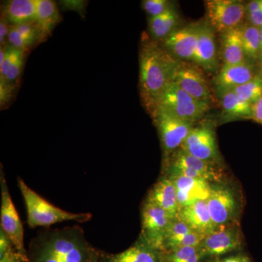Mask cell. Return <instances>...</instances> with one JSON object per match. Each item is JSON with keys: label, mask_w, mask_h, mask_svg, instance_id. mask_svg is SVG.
Wrapping results in <instances>:
<instances>
[{"label": "cell", "mask_w": 262, "mask_h": 262, "mask_svg": "<svg viewBox=\"0 0 262 262\" xmlns=\"http://www.w3.org/2000/svg\"><path fill=\"white\" fill-rule=\"evenodd\" d=\"M96 251L78 227H65L43 232L31 243L32 262H89Z\"/></svg>", "instance_id": "cell-1"}, {"label": "cell", "mask_w": 262, "mask_h": 262, "mask_svg": "<svg viewBox=\"0 0 262 262\" xmlns=\"http://www.w3.org/2000/svg\"><path fill=\"white\" fill-rule=\"evenodd\" d=\"M179 60L163 46L152 40L144 41L139 56V90L143 104L152 114L158 101L171 82Z\"/></svg>", "instance_id": "cell-2"}, {"label": "cell", "mask_w": 262, "mask_h": 262, "mask_svg": "<svg viewBox=\"0 0 262 262\" xmlns=\"http://www.w3.org/2000/svg\"><path fill=\"white\" fill-rule=\"evenodd\" d=\"M18 186L27 208V222L32 228L72 221L84 223L92 219L90 213H72L53 206L31 189L21 178L18 179Z\"/></svg>", "instance_id": "cell-3"}, {"label": "cell", "mask_w": 262, "mask_h": 262, "mask_svg": "<svg viewBox=\"0 0 262 262\" xmlns=\"http://www.w3.org/2000/svg\"><path fill=\"white\" fill-rule=\"evenodd\" d=\"M151 115L159 134L164 162L166 163L171 155L182 147L194 124L184 121L162 108H155Z\"/></svg>", "instance_id": "cell-4"}, {"label": "cell", "mask_w": 262, "mask_h": 262, "mask_svg": "<svg viewBox=\"0 0 262 262\" xmlns=\"http://www.w3.org/2000/svg\"><path fill=\"white\" fill-rule=\"evenodd\" d=\"M158 107L184 121L194 124L209 110V103L193 98L171 82L158 101L156 108Z\"/></svg>", "instance_id": "cell-5"}, {"label": "cell", "mask_w": 262, "mask_h": 262, "mask_svg": "<svg viewBox=\"0 0 262 262\" xmlns=\"http://www.w3.org/2000/svg\"><path fill=\"white\" fill-rule=\"evenodd\" d=\"M167 176H182L203 179L211 183L220 182L222 173L218 164L199 159L180 148L165 163Z\"/></svg>", "instance_id": "cell-6"}, {"label": "cell", "mask_w": 262, "mask_h": 262, "mask_svg": "<svg viewBox=\"0 0 262 262\" xmlns=\"http://www.w3.org/2000/svg\"><path fill=\"white\" fill-rule=\"evenodd\" d=\"M207 21L215 32L224 33L238 28L246 18V4L236 0H208Z\"/></svg>", "instance_id": "cell-7"}, {"label": "cell", "mask_w": 262, "mask_h": 262, "mask_svg": "<svg viewBox=\"0 0 262 262\" xmlns=\"http://www.w3.org/2000/svg\"><path fill=\"white\" fill-rule=\"evenodd\" d=\"M1 185V209L0 223L1 229L15 250L24 257L28 258L29 255L24 246V229L18 211L8 190L4 173L1 170L0 177Z\"/></svg>", "instance_id": "cell-8"}, {"label": "cell", "mask_w": 262, "mask_h": 262, "mask_svg": "<svg viewBox=\"0 0 262 262\" xmlns=\"http://www.w3.org/2000/svg\"><path fill=\"white\" fill-rule=\"evenodd\" d=\"M173 219L175 218L160 207L144 201L141 208L140 235L155 249L164 253V239Z\"/></svg>", "instance_id": "cell-9"}, {"label": "cell", "mask_w": 262, "mask_h": 262, "mask_svg": "<svg viewBox=\"0 0 262 262\" xmlns=\"http://www.w3.org/2000/svg\"><path fill=\"white\" fill-rule=\"evenodd\" d=\"M242 243L239 229L233 223L217 227L203 239L199 249L203 258H221L238 250Z\"/></svg>", "instance_id": "cell-10"}, {"label": "cell", "mask_w": 262, "mask_h": 262, "mask_svg": "<svg viewBox=\"0 0 262 262\" xmlns=\"http://www.w3.org/2000/svg\"><path fill=\"white\" fill-rule=\"evenodd\" d=\"M184 151L199 159L219 164L220 154L214 130L208 123L194 126L182 147Z\"/></svg>", "instance_id": "cell-11"}, {"label": "cell", "mask_w": 262, "mask_h": 262, "mask_svg": "<svg viewBox=\"0 0 262 262\" xmlns=\"http://www.w3.org/2000/svg\"><path fill=\"white\" fill-rule=\"evenodd\" d=\"M206 201L215 227L234 223L237 216V202L229 188L218 184L212 185L211 194Z\"/></svg>", "instance_id": "cell-12"}, {"label": "cell", "mask_w": 262, "mask_h": 262, "mask_svg": "<svg viewBox=\"0 0 262 262\" xmlns=\"http://www.w3.org/2000/svg\"><path fill=\"white\" fill-rule=\"evenodd\" d=\"M200 23L177 28L163 41V48L177 59L194 62Z\"/></svg>", "instance_id": "cell-13"}, {"label": "cell", "mask_w": 262, "mask_h": 262, "mask_svg": "<svg viewBox=\"0 0 262 262\" xmlns=\"http://www.w3.org/2000/svg\"><path fill=\"white\" fill-rule=\"evenodd\" d=\"M171 82L193 98L209 102L211 93L204 75L187 62H177Z\"/></svg>", "instance_id": "cell-14"}, {"label": "cell", "mask_w": 262, "mask_h": 262, "mask_svg": "<svg viewBox=\"0 0 262 262\" xmlns=\"http://www.w3.org/2000/svg\"><path fill=\"white\" fill-rule=\"evenodd\" d=\"M259 73L256 72L252 62L247 61L239 64H224L213 80V83L221 96L253 80Z\"/></svg>", "instance_id": "cell-15"}, {"label": "cell", "mask_w": 262, "mask_h": 262, "mask_svg": "<svg viewBox=\"0 0 262 262\" xmlns=\"http://www.w3.org/2000/svg\"><path fill=\"white\" fill-rule=\"evenodd\" d=\"M167 176V175H166ZM171 179L180 208L196 202L207 201L211 194L212 184L203 179L188 178L182 176H167Z\"/></svg>", "instance_id": "cell-16"}, {"label": "cell", "mask_w": 262, "mask_h": 262, "mask_svg": "<svg viewBox=\"0 0 262 262\" xmlns=\"http://www.w3.org/2000/svg\"><path fill=\"white\" fill-rule=\"evenodd\" d=\"M194 63L208 72L216 70L218 67L214 32L207 20L200 22L199 37Z\"/></svg>", "instance_id": "cell-17"}, {"label": "cell", "mask_w": 262, "mask_h": 262, "mask_svg": "<svg viewBox=\"0 0 262 262\" xmlns=\"http://www.w3.org/2000/svg\"><path fill=\"white\" fill-rule=\"evenodd\" d=\"M177 218L185 222L196 233L204 238L215 230L216 227L208 210L206 201H200L180 208Z\"/></svg>", "instance_id": "cell-18"}, {"label": "cell", "mask_w": 262, "mask_h": 262, "mask_svg": "<svg viewBox=\"0 0 262 262\" xmlns=\"http://www.w3.org/2000/svg\"><path fill=\"white\" fill-rule=\"evenodd\" d=\"M203 239V236L196 233L185 222L177 217L170 222L165 234L164 253L179 248L198 247Z\"/></svg>", "instance_id": "cell-19"}, {"label": "cell", "mask_w": 262, "mask_h": 262, "mask_svg": "<svg viewBox=\"0 0 262 262\" xmlns=\"http://www.w3.org/2000/svg\"><path fill=\"white\" fill-rule=\"evenodd\" d=\"M146 201L160 207L173 218H177L180 210L175 186L166 175L155 183L148 193Z\"/></svg>", "instance_id": "cell-20"}, {"label": "cell", "mask_w": 262, "mask_h": 262, "mask_svg": "<svg viewBox=\"0 0 262 262\" xmlns=\"http://www.w3.org/2000/svg\"><path fill=\"white\" fill-rule=\"evenodd\" d=\"M105 262H164L163 253L148 244L142 236L122 252L106 255Z\"/></svg>", "instance_id": "cell-21"}, {"label": "cell", "mask_w": 262, "mask_h": 262, "mask_svg": "<svg viewBox=\"0 0 262 262\" xmlns=\"http://www.w3.org/2000/svg\"><path fill=\"white\" fill-rule=\"evenodd\" d=\"M26 53L8 46L4 61L0 63V82L14 88L24 69Z\"/></svg>", "instance_id": "cell-22"}, {"label": "cell", "mask_w": 262, "mask_h": 262, "mask_svg": "<svg viewBox=\"0 0 262 262\" xmlns=\"http://www.w3.org/2000/svg\"><path fill=\"white\" fill-rule=\"evenodd\" d=\"M2 15L10 25L35 21L37 0H11L5 4Z\"/></svg>", "instance_id": "cell-23"}, {"label": "cell", "mask_w": 262, "mask_h": 262, "mask_svg": "<svg viewBox=\"0 0 262 262\" xmlns=\"http://www.w3.org/2000/svg\"><path fill=\"white\" fill-rule=\"evenodd\" d=\"M221 43L224 64H239L248 61L239 27L221 34Z\"/></svg>", "instance_id": "cell-24"}, {"label": "cell", "mask_w": 262, "mask_h": 262, "mask_svg": "<svg viewBox=\"0 0 262 262\" xmlns=\"http://www.w3.org/2000/svg\"><path fill=\"white\" fill-rule=\"evenodd\" d=\"M179 21V13L174 7L163 14L149 18V30L151 39L158 42L163 41L178 28Z\"/></svg>", "instance_id": "cell-25"}, {"label": "cell", "mask_w": 262, "mask_h": 262, "mask_svg": "<svg viewBox=\"0 0 262 262\" xmlns=\"http://www.w3.org/2000/svg\"><path fill=\"white\" fill-rule=\"evenodd\" d=\"M220 96L222 98V117L225 121L236 119L251 120L253 105L243 101L232 91L224 93Z\"/></svg>", "instance_id": "cell-26"}, {"label": "cell", "mask_w": 262, "mask_h": 262, "mask_svg": "<svg viewBox=\"0 0 262 262\" xmlns=\"http://www.w3.org/2000/svg\"><path fill=\"white\" fill-rule=\"evenodd\" d=\"M61 20L56 3L51 0H37V18L35 21L47 37Z\"/></svg>", "instance_id": "cell-27"}, {"label": "cell", "mask_w": 262, "mask_h": 262, "mask_svg": "<svg viewBox=\"0 0 262 262\" xmlns=\"http://www.w3.org/2000/svg\"><path fill=\"white\" fill-rule=\"evenodd\" d=\"M245 55L248 61H258L261 50L260 29L246 23L239 27Z\"/></svg>", "instance_id": "cell-28"}, {"label": "cell", "mask_w": 262, "mask_h": 262, "mask_svg": "<svg viewBox=\"0 0 262 262\" xmlns=\"http://www.w3.org/2000/svg\"><path fill=\"white\" fill-rule=\"evenodd\" d=\"M232 91L243 101L253 105L262 95V75L261 72L253 80L238 86Z\"/></svg>", "instance_id": "cell-29"}, {"label": "cell", "mask_w": 262, "mask_h": 262, "mask_svg": "<svg viewBox=\"0 0 262 262\" xmlns=\"http://www.w3.org/2000/svg\"><path fill=\"white\" fill-rule=\"evenodd\" d=\"M203 258L199 246L179 248L163 253L164 262H201Z\"/></svg>", "instance_id": "cell-30"}, {"label": "cell", "mask_w": 262, "mask_h": 262, "mask_svg": "<svg viewBox=\"0 0 262 262\" xmlns=\"http://www.w3.org/2000/svg\"><path fill=\"white\" fill-rule=\"evenodd\" d=\"M0 262H29L15 250L10 239L0 229Z\"/></svg>", "instance_id": "cell-31"}, {"label": "cell", "mask_w": 262, "mask_h": 262, "mask_svg": "<svg viewBox=\"0 0 262 262\" xmlns=\"http://www.w3.org/2000/svg\"><path fill=\"white\" fill-rule=\"evenodd\" d=\"M142 6L150 18H154L168 11L173 5L168 0H145L142 2Z\"/></svg>", "instance_id": "cell-32"}, {"label": "cell", "mask_w": 262, "mask_h": 262, "mask_svg": "<svg viewBox=\"0 0 262 262\" xmlns=\"http://www.w3.org/2000/svg\"><path fill=\"white\" fill-rule=\"evenodd\" d=\"M8 46L27 53L32 48V43L24 37L15 25H10L9 35H8Z\"/></svg>", "instance_id": "cell-33"}, {"label": "cell", "mask_w": 262, "mask_h": 262, "mask_svg": "<svg viewBox=\"0 0 262 262\" xmlns=\"http://www.w3.org/2000/svg\"><path fill=\"white\" fill-rule=\"evenodd\" d=\"M10 24L6 19L1 15L0 21V44L1 47H7L8 46V35L10 32Z\"/></svg>", "instance_id": "cell-34"}, {"label": "cell", "mask_w": 262, "mask_h": 262, "mask_svg": "<svg viewBox=\"0 0 262 262\" xmlns=\"http://www.w3.org/2000/svg\"><path fill=\"white\" fill-rule=\"evenodd\" d=\"M247 24L253 27L261 28L262 27V7L252 13H247L246 15Z\"/></svg>", "instance_id": "cell-35"}, {"label": "cell", "mask_w": 262, "mask_h": 262, "mask_svg": "<svg viewBox=\"0 0 262 262\" xmlns=\"http://www.w3.org/2000/svg\"><path fill=\"white\" fill-rule=\"evenodd\" d=\"M251 120L262 125V95L258 101L253 104Z\"/></svg>", "instance_id": "cell-36"}, {"label": "cell", "mask_w": 262, "mask_h": 262, "mask_svg": "<svg viewBox=\"0 0 262 262\" xmlns=\"http://www.w3.org/2000/svg\"><path fill=\"white\" fill-rule=\"evenodd\" d=\"M215 262H251V260L246 255L243 253L238 254L231 255V256H225L215 258Z\"/></svg>", "instance_id": "cell-37"}, {"label": "cell", "mask_w": 262, "mask_h": 262, "mask_svg": "<svg viewBox=\"0 0 262 262\" xmlns=\"http://www.w3.org/2000/svg\"><path fill=\"white\" fill-rule=\"evenodd\" d=\"M89 262H105L104 260L102 258L99 257V255L98 254L97 252L94 253V256H93L92 258H91V261Z\"/></svg>", "instance_id": "cell-38"}, {"label": "cell", "mask_w": 262, "mask_h": 262, "mask_svg": "<svg viewBox=\"0 0 262 262\" xmlns=\"http://www.w3.org/2000/svg\"><path fill=\"white\" fill-rule=\"evenodd\" d=\"M261 61H262V49L261 51V53H260L259 58H258V62H261Z\"/></svg>", "instance_id": "cell-39"}, {"label": "cell", "mask_w": 262, "mask_h": 262, "mask_svg": "<svg viewBox=\"0 0 262 262\" xmlns=\"http://www.w3.org/2000/svg\"><path fill=\"white\" fill-rule=\"evenodd\" d=\"M260 35H261V49H262V27L260 28Z\"/></svg>", "instance_id": "cell-40"}, {"label": "cell", "mask_w": 262, "mask_h": 262, "mask_svg": "<svg viewBox=\"0 0 262 262\" xmlns=\"http://www.w3.org/2000/svg\"><path fill=\"white\" fill-rule=\"evenodd\" d=\"M259 66H260V72H261V74L262 75V61L259 62Z\"/></svg>", "instance_id": "cell-41"}]
</instances>
